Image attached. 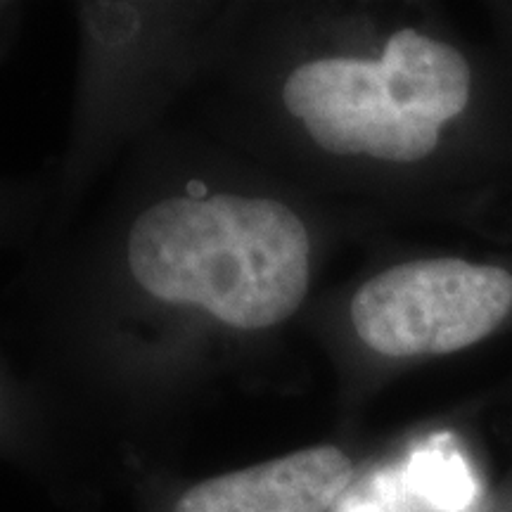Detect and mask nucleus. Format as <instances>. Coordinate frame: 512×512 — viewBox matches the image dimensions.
<instances>
[{"label":"nucleus","instance_id":"423d86ee","mask_svg":"<svg viewBox=\"0 0 512 512\" xmlns=\"http://www.w3.org/2000/svg\"><path fill=\"white\" fill-rule=\"evenodd\" d=\"M342 512H382V510H380V505H375V503L358 501V503H349Z\"/></svg>","mask_w":512,"mask_h":512},{"label":"nucleus","instance_id":"20e7f679","mask_svg":"<svg viewBox=\"0 0 512 512\" xmlns=\"http://www.w3.org/2000/svg\"><path fill=\"white\" fill-rule=\"evenodd\" d=\"M351 475V460L339 448H304L195 484L174 512H328Z\"/></svg>","mask_w":512,"mask_h":512},{"label":"nucleus","instance_id":"39448f33","mask_svg":"<svg viewBox=\"0 0 512 512\" xmlns=\"http://www.w3.org/2000/svg\"><path fill=\"white\" fill-rule=\"evenodd\" d=\"M406 484L420 501L437 512H465L475 501L477 484L470 467L446 439L432 441L413 453Z\"/></svg>","mask_w":512,"mask_h":512},{"label":"nucleus","instance_id":"7ed1b4c3","mask_svg":"<svg viewBox=\"0 0 512 512\" xmlns=\"http://www.w3.org/2000/svg\"><path fill=\"white\" fill-rule=\"evenodd\" d=\"M512 306V275L463 259H422L370 278L351 302L358 337L382 356H437L491 335Z\"/></svg>","mask_w":512,"mask_h":512},{"label":"nucleus","instance_id":"f03ea898","mask_svg":"<svg viewBox=\"0 0 512 512\" xmlns=\"http://www.w3.org/2000/svg\"><path fill=\"white\" fill-rule=\"evenodd\" d=\"M285 107L332 155L418 162L470 100V67L456 48L401 29L377 62L328 57L297 67Z\"/></svg>","mask_w":512,"mask_h":512},{"label":"nucleus","instance_id":"f257e3e1","mask_svg":"<svg viewBox=\"0 0 512 512\" xmlns=\"http://www.w3.org/2000/svg\"><path fill=\"white\" fill-rule=\"evenodd\" d=\"M128 268L152 297L195 304L240 330L283 323L302 304L311 242L264 197H171L133 223Z\"/></svg>","mask_w":512,"mask_h":512}]
</instances>
